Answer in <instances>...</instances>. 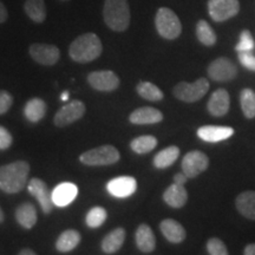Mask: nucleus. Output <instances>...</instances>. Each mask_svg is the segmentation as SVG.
<instances>
[{
    "label": "nucleus",
    "instance_id": "obj_28",
    "mask_svg": "<svg viewBox=\"0 0 255 255\" xmlns=\"http://www.w3.org/2000/svg\"><path fill=\"white\" fill-rule=\"evenodd\" d=\"M180 156V148L176 145H170L163 149L154 157V165L157 169H165L173 165Z\"/></svg>",
    "mask_w": 255,
    "mask_h": 255
},
{
    "label": "nucleus",
    "instance_id": "obj_31",
    "mask_svg": "<svg viewBox=\"0 0 255 255\" xmlns=\"http://www.w3.org/2000/svg\"><path fill=\"white\" fill-rule=\"evenodd\" d=\"M196 37L200 43L206 46H213L216 43L215 32L206 20H200L196 24Z\"/></svg>",
    "mask_w": 255,
    "mask_h": 255
},
{
    "label": "nucleus",
    "instance_id": "obj_2",
    "mask_svg": "<svg viewBox=\"0 0 255 255\" xmlns=\"http://www.w3.org/2000/svg\"><path fill=\"white\" fill-rule=\"evenodd\" d=\"M103 45L97 34L84 33L76 38L69 47L70 58L77 63H90L102 55Z\"/></svg>",
    "mask_w": 255,
    "mask_h": 255
},
{
    "label": "nucleus",
    "instance_id": "obj_10",
    "mask_svg": "<svg viewBox=\"0 0 255 255\" xmlns=\"http://www.w3.org/2000/svg\"><path fill=\"white\" fill-rule=\"evenodd\" d=\"M88 83L92 89L102 92L115 91L120 87V78L114 71L103 70L89 73Z\"/></svg>",
    "mask_w": 255,
    "mask_h": 255
},
{
    "label": "nucleus",
    "instance_id": "obj_17",
    "mask_svg": "<svg viewBox=\"0 0 255 255\" xmlns=\"http://www.w3.org/2000/svg\"><path fill=\"white\" fill-rule=\"evenodd\" d=\"M129 121L137 126L144 124H156L163 121V114L161 111L151 107H142L132 111L129 116Z\"/></svg>",
    "mask_w": 255,
    "mask_h": 255
},
{
    "label": "nucleus",
    "instance_id": "obj_19",
    "mask_svg": "<svg viewBox=\"0 0 255 255\" xmlns=\"http://www.w3.org/2000/svg\"><path fill=\"white\" fill-rule=\"evenodd\" d=\"M78 194V188L76 184L63 182L57 186L52 191V201L57 207H65L70 205L76 199Z\"/></svg>",
    "mask_w": 255,
    "mask_h": 255
},
{
    "label": "nucleus",
    "instance_id": "obj_9",
    "mask_svg": "<svg viewBox=\"0 0 255 255\" xmlns=\"http://www.w3.org/2000/svg\"><path fill=\"white\" fill-rule=\"evenodd\" d=\"M209 167V158L205 152L189 151L182 159V171L188 178H194L206 171Z\"/></svg>",
    "mask_w": 255,
    "mask_h": 255
},
{
    "label": "nucleus",
    "instance_id": "obj_29",
    "mask_svg": "<svg viewBox=\"0 0 255 255\" xmlns=\"http://www.w3.org/2000/svg\"><path fill=\"white\" fill-rule=\"evenodd\" d=\"M136 91L142 98H144V100L150 101V102L162 101L164 97L163 92L161 91V89L156 87L155 84H152L150 82L138 83L136 87Z\"/></svg>",
    "mask_w": 255,
    "mask_h": 255
},
{
    "label": "nucleus",
    "instance_id": "obj_26",
    "mask_svg": "<svg viewBox=\"0 0 255 255\" xmlns=\"http://www.w3.org/2000/svg\"><path fill=\"white\" fill-rule=\"evenodd\" d=\"M24 11L34 23L40 24L46 19V6L44 0H25Z\"/></svg>",
    "mask_w": 255,
    "mask_h": 255
},
{
    "label": "nucleus",
    "instance_id": "obj_44",
    "mask_svg": "<svg viewBox=\"0 0 255 255\" xmlns=\"http://www.w3.org/2000/svg\"><path fill=\"white\" fill-rule=\"evenodd\" d=\"M68 98H69V94H68V92H64V94L62 95V100L63 101H68Z\"/></svg>",
    "mask_w": 255,
    "mask_h": 255
},
{
    "label": "nucleus",
    "instance_id": "obj_18",
    "mask_svg": "<svg viewBox=\"0 0 255 255\" xmlns=\"http://www.w3.org/2000/svg\"><path fill=\"white\" fill-rule=\"evenodd\" d=\"M159 229H161L163 237L171 244H181L186 240L187 233L186 229L180 222L173 219H165L159 223Z\"/></svg>",
    "mask_w": 255,
    "mask_h": 255
},
{
    "label": "nucleus",
    "instance_id": "obj_40",
    "mask_svg": "<svg viewBox=\"0 0 255 255\" xmlns=\"http://www.w3.org/2000/svg\"><path fill=\"white\" fill-rule=\"evenodd\" d=\"M8 18V13H7V9H6L5 5L0 1V24L5 23Z\"/></svg>",
    "mask_w": 255,
    "mask_h": 255
},
{
    "label": "nucleus",
    "instance_id": "obj_27",
    "mask_svg": "<svg viewBox=\"0 0 255 255\" xmlns=\"http://www.w3.org/2000/svg\"><path fill=\"white\" fill-rule=\"evenodd\" d=\"M79 242H81V234L75 229H68L59 235L56 242V248L62 253H68L75 250Z\"/></svg>",
    "mask_w": 255,
    "mask_h": 255
},
{
    "label": "nucleus",
    "instance_id": "obj_36",
    "mask_svg": "<svg viewBox=\"0 0 255 255\" xmlns=\"http://www.w3.org/2000/svg\"><path fill=\"white\" fill-rule=\"evenodd\" d=\"M13 104V97L9 92L1 90L0 91V115H4L11 109Z\"/></svg>",
    "mask_w": 255,
    "mask_h": 255
},
{
    "label": "nucleus",
    "instance_id": "obj_3",
    "mask_svg": "<svg viewBox=\"0 0 255 255\" xmlns=\"http://www.w3.org/2000/svg\"><path fill=\"white\" fill-rule=\"evenodd\" d=\"M103 18L107 26L116 32H124L130 25V6L128 0H105Z\"/></svg>",
    "mask_w": 255,
    "mask_h": 255
},
{
    "label": "nucleus",
    "instance_id": "obj_1",
    "mask_svg": "<svg viewBox=\"0 0 255 255\" xmlns=\"http://www.w3.org/2000/svg\"><path fill=\"white\" fill-rule=\"evenodd\" d=\"M30 165L25 161H17L0 167V189L7 194L19 193L26 187Z\"/></svg>",
    "mask_w": 255,
    "mask_h": 255
},
{
    "label": "nucleus",
    "instance_id": "obj_33",
    "mask_svg": "<svg viewBox=\"0 0 255 255\" xmlns=\"http://www.w3.org/2000/svg\"><path fill=\"white\" fill-rule=\"evenodd\" d=\"M107 210L102 207H94L88 212L87 218H85V222H87V226L90 228H98L101 227L102 225L107 220Z\"/></svg>",
    "mask_w": 255,
    "mask_h": 255
},
{
    "label": "nucleus",
    "instance_id": "obj_8",
    "mask_svg": "<svg viewBox=\"0 0 255 255\" xmlns=\"http://www.w3.org/2000/svg\"><path fill=\"white\" fill-rule=\"evenodd\" d=\"M208 76L210 79L215 82H229L233 81L238 75V68L231 59L225 58H218L213 60L208 66Z\"/></svg>",
    "mask_w": 255,
    "mask_h": 255
},
{
    "label": "nucleus",
    "instance_id": "obj_38",
    "mask_svg": "<svg viewBox=\"0 0 255 255\" xmlns=\"http://www.w3.org/2000/svg\"><path fill=\"white\" fill-rule=\"evenodd\" d=\"M12 135L6 128L0 126V150H6L12 144Z\"/></svg>",
    "mask_w": 255,
    "mask_h": 255
},
{
    "label": "nucleus",
    "instance_id": "obj_41",
    "mask_svg": "<svg viewBox=\"0 0 255 255\" xmlns=\"http://www.w3.org/2000/svg\"><path fill=\"white\" fill-rule=\"evenodd\" d=\"M244 255H255V244H250L245 247Z\"/></svg>",
    "mask_w": 255,
    "mask_h": 255
},
{
    "label": "nucleus",
    "instance_id": "obj_22",
    "mask_svg": "<svg viewBox=\"0 0 255 255\" xmlns=\"http://www.w3.org/2000/svg\"><path fill=\"white\" fill-rule=\"evenodd\" d=\"M235 206L242 216L255 221V191H242L235 199Z\"/></svg>",
    "mask_w": 255,
    "mask_h": 255
},
{
    "label": "nucleus",
    "instance_id": "obj_5",
    "mask_svg": "<svg viewBox=\"0 0 255 255\" xmlns=\"http://www.w3.org/2000/svg\"><path fill=\"white\" fill-rule=\"evenodd\" d=\"M120 158V151L114 145L105 144L83 152L79 157V161L85 165L98 167V165H110L117 163Z\"/></svg>",
    "mask_w": 255,
    "mask_h": 255
},
{
    "label": "nucleus",
    "instance_id": "obj_20",
    "mask_svg": "<svg viewBox=\"0 0 255 255\" xmlns=\"http://www.w3.org/2000/svg\"><path fill=\"white\" fill-rule=\"evenodd\" d=\"M163 200L169 207L180 209L186 205L188 201V191L184 186L173 183L163 193Z\"/></svg>",
    "mask_w": 255,
    "mask_h": 255
},
{
    "label": "nucleus",
    "instance_id": "obj_42",
    "mask_svg": "<svg viewBox=\"0 0 255 255\" xmlns=\"http://www.w3.org/2000/svg\"><path fill=\"white\" fill-rule=\"evenodd\" d=\"M18 255H37V254L32 250H30V248H24V250L20 251V253Z\"/></svg>",
    "mask_w": 255,
    "mask_h": 255
},
{
    "label": "nucleus",
    "instance_id": "obj_11",
    "mask_svg": "<svg viewBox=\"0 0 255 255\" xmlns=\"http://www.w3.org/2000/svg\"><path fill=\"white\" fill-rule=\"evenodd\" d=\"M87 108L85 104L81 101H73L70 103L65 104L59 109L58 113L56 114L53 122L57 127H66L71 123H75L76 121L81 120L84 116Z\"/></svg>",
    "mask_w": 255,
    "mask_h": 255
},
{
    "label": "nucleus",
    "instance_id": "obj_7",
    "mask_svg": "<svg viewBox=\"0 0 255 255\" xmlns=\"http://www.w3.org/2000/svg\"><path fill=\"white\" fill-rule=\"evenodd\" d=\"M240 11L239 0H209L208 12L214 21L221 23L237 15Z\"/></svg>",
    "mask_w": 255,
    "mask_h": 255
},
{
    "label": "nucleus",
    "instance_id": "obj_30",
    "mask_svg": "<svg viewBox=\"0 0 255 255\" xmlns=\"http://www.w3.org/2000/svg\"><path fill=\"white\" fill-rule=\"evenodd\" d=\"M156 145H157V138L151 135L136 137L135 139H132L131 144H130L132 151H135L136 154L139 155L146 154V152H150L151 150H154Z\"/></svg>",
    "mask_w": 255,
    "mask_h": 255
},
{
    "label": "nucleus",
    "instance_id": "obj_45",
    "mask_svg": "<svg viewBox=\"0 0 255 255\" xmlns=\"http://www.w3.org/2000/svg\"><path fill=\"white\" fill-rule=\"evenodd\" d=\"M60 1H69V0H60Z\"/></svg>",
    "mask_w": 255,
    "mask_h": 255
},
{
    "label": "nucleus",
    "instance_id": "obj_25",
    "mask_svg": "<svg viewBox=\"0 0 255 255\" xmlns=\"http://www.w3.org/2000/svg\"><path fill=\"white\" fill-rule=\"evenodd\" d=\"M24 114L27 121L31 123H37L44 119L46 114V103L41 98L34 97L25 104Z\"/></svg>",
    "mask_w": 255,
    "mask_h": 255
},
{
    "label": "nucleus",
    "instance_id": "obj_23",
    "mask_svg": "<svg viewBox=\"0 0 255 255\" xmlns=\"http://www.w3.org/2000/svg\"><path fill=\"white\" fill-rule=\"evenodd\" d=\"M124 240H126V229L116 228L109 234H107L102 240V251L105 254H114L122 248Z\"/></svg>",
    "mask_w": 255,
    "mask_h": 255
},
{
    "label": "nucleus",
    "instance_id": "obj_16",
    "mask_svg": "<svg viewBox=\"0 0 255 255\" xmlns=\"http://www.w3.org/2000/svg\"><path fill=\"white\" fill-rule=\"evenodd\" d=\"M234 135V129L231 127L203 126L197 130V136L208 143H218L231 138Z\"/></svg>",
    "mask_w": 255,
    "mask_h": 255
},
{
    "label": "nucleus",
    "instance_id": "obj_12",
    "mask_svg": "<svg viewBox=\"0 0 255 255\" xmlns=\"http://www.w3.org/2000/svg\"><path fill=\"white\" fill-rule=\"evenodd\" d=\"M27 189L28 193L36 197V200L39 202L44 214H50L55 207V203L52 201V191L49 190L46 183L40 178H32L27 184Z\"/></svg>",
    "mask_w": 255,
    "mask_h": 255
},
{
    "label": "nucleus",
    "instance_id": "obj_37",
    "mask_svg": "<svg viewBox=\"0 0 255 255\" xmlns=\"http://www.w3.org/2000/svg\"><path fill=\"white\" fill-rule=\"evenodd\" d=\"M239 60L241 65L255 72V56L252 52H239Z\"/></svg>",
    "mask_w": 255,
    "mask_h": 255
},
{
    "label": "nucleus",
    "instance_id": "obj_21",
    "mask_svg": "<svg viewBox=\"0 0 255 255\" xmlns=\"http://www.w3.org/2000/svg\"><path fill=\"white\" fill-rule=\"evenodd\" d=\"M136 246L143 253H151L156 248V238L152 229L148 225H139L135 234Z\"/></svg>",
    "mask_w": 255,
    "mask_h": 255
},
{
    "label": "nucleus",
    "instance_id": "obj_39",
    "mask_svg": "<svg viewBox=\"0 0 255 255\" xmlns=\"http://www.w3.org/2000/svg\"><path fill=\"white\" fill-rule=\"evenodd\" d=\"M187 180H188V177L186 176V174L184 173H178L174 176V183L181 184V186H184L187 182Z\"/></svg>",
    "mask_w": 255,
    "mask_h": 255
},
{
    "label": "nucleus",
    "instance_id": "obj_35",
    "mask_svg": "<svg viewBox=\"0 0 255 255\" xmlns=\"http://www.w3.org/2000/svg\"><path fill=\"white\" fill-rule=\"evenodd\" d=\"M207 251L209 255H229L228 250L219 238H210L207 242Z\"/></svg>",
    "mask_w": 255,
    "mask_h": 255
},
{
    "label": "nucleus",
    "instance_id": "obj_24",
    "mask_svg": "<svg viewBox=\"0 0 255 255\" xmlns=\"http://www.w3.org/2000/svg\"><path fill=\"white\" fill-rule=\"evenodd\" d=\"M15 219L19 225L25 229H31L37 223V210L36 207L31 202H24L15 210Z\"/></svg>",
    "mask_w": 255,
    "mask_h": 255
},
{
    "label": "nucleus",
    "instance_id": "obj_43",
    "mask_svg": "<svg viewBox=\"0 0 255 255\" xmlns=\"http://www.w3.org/2000/svg\"><path fill=\"white\" fill-rule=\"evenodd\" d=\"M4 219H5V215H4V213H2L1 208H0V223L4 222Z\"/></svg>",
    "mask_w": 255,
    "mask_h": 255
},
{
    "label": "nucleus",
    "instance_id": "obj_32",
    "mask_svg": "<svg viewBox=\"0 0 255 255\" xmlns=\"http://www.w3.org/2000/svg\"><path fill=\"white\" fill-rule=\"evenodd\" d=\"M242 113L246 119H255V92L252 89H244L240 94Z\"/></svg>",
    "mask_w": 255,
    "mask_h": 255
},
{
    "label": "nucleus",
    "instance_id": "obj_14",
    "mask_svg": "<svg viewBox=\"0 0 255 255\" xmlns=\"http://www.w3.org/2000/svg\"><path fill=\"white\" fill-rule=\"evenodd\" d=\"M107 189L115 197L131 196L137 189L136 180L131 176H120L108 182Z\"/></svg>",
    "mask_w": 255,
    "mask_h": 255
},
{
    "label": "nucleus",
    "instance_id": "obj_6",
    "mask_svg": "<svg viewBox=\"0 0 255 255\" xmlns=\"http://www.w3.org/2000/svg\"><path fill=\"white\" fill-rule=\"evenodd\" d=\"M209 90V82L207 78H199L194 83L181 82L175 85L174 96L177 100L186 102V103H194L205 97Z\"/></svg>",
    "mask_w": 255,
    "mask_h": 255
},
{
    "label": "nucleus",
    "instance_id": "obj_34",
    "mask_svg": "<svg viewBox=\"0 0 255 255\" xmlns=\"http://www.w3.org/2000/svg\"><path fill=\"white\" fill-rule=\"evenodd\" d=\"M255 47V41L252 37V33L248 30H244L240 34V41L237 46H235V50L238 52H252Z\"/></svg>",
    "mask_w": 255,
    "mask_h": 255
},
{
    "label": "nucleus",
    "instance_id": "obj_13",
    "mask_svg": "<svg viewBox=\"0 0 255 255\" xmlns=\"http://www.w3.org/2000/svg\"><path fill=\"white\" fill-rule=\"evenodd\" d=\"M30 56L34 62L44 66H52L58 63L60 51L56 45L50 44H32L28 49Z\"/></svg>",
    "mask_w": 255,
    "mask_h": 255
},
{
    "label": "nucleus",
    "instance_id": "obj_4",
    "mask_svg": "<svg viewBox=\"0 0 255 255\" xmlns=\"http://www.w3.org/2000/svg\"><path fill=\"white\" fill-rule=\"evenodd\" d=\"M155 26L158 34L168 40H174L180 37L182 24L173 9L159 7L155 15Z\"/></svg>",
    "mask_w": 255,
    "mask_h": 255
},
{
    "label": "nucleus",
    "instance_id": "obj_15",
    "mask_svg": "<svg viewBox=\"0 0 255 255\" xmlns=\"http://www.w3.org/2000/svg\"><path fill=\"white\" fill-rule=\"evenodd\" d=\"M229 107H231V97H229L228 91L225 89H218L213 92L207 104L208 113L215 117H222L227 115Z\"/></svg>",
    "mask_w": 255,
    "mask_h": 255
}]
</instances>
